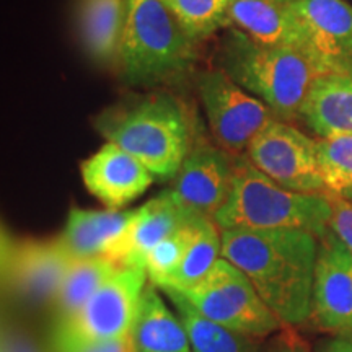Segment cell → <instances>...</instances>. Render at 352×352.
Instances as JSON below:
<instances>
[{"label": "cell", "instance_id": "obj_1", "mask_svg": "<svg viewBox=\"0 0 352 352\" xmlns=\"http://www.w3.org/2000/svg\"><path fill=\"white\" fill-rule=\"evenodd\" d=\"M318 236L303 228H227L222 258L252 280L284 327L310 318Z\"/></svg>", "mask_w": 352, "mask_h": 352}, {"label": "cell", "instance_id": "obj_2", "mask_svg": "<svg viewBox=\"0 0 352 352\" xmlns=\"http://www.w3.org/2000/svg\"><path fill=\"white\" fill-rule=\"evenodd\" d=\"M95 127L158 179L175 178L196 140L186 107L166 91L122 100L101 111Z\"/></svg>", "mask_w": 352, "mask_h": 352}, {"label": "cell", "instance_id": "obj_3", "mask_svg": "<svg viewBox=\"0 0 352 352\" xmlns=\"http://www.w3.org/2000/svg\"><path fill=\"white\" fill-rule=\"evenodd\" d=\"M217 67L285 122L300 120L311 85L323 77L303 51L258 43L233 26L219 41Z\"/></svg>", "mask_w": 352, "mask_h": 352}, {"label": "cell", "instance_id": "obj_4", "mask_svg": "<svg viewBox=\"0 0 352 352\" xmlns=\"http://www.w3.org/2000/svg\"><path fill=\"white\" fill-rule=\"evenodd\" d=\"M196 43L160 0H127L118 63L122 80L148 87L183 77L196 63Z\"/></svg>", "mask_w": 352, "mask_h": 352}, {"label": "cell", "instance_id": "obj_5", "mask_svg": "<svg viewBox=\"0 0 352 352\" xmlns=\"http://www.w3.org/2000/svg\"><path fill=\"white\" fill-rule=\"evenodd\" d=\"M331 217L327 195L289 191L259 171L246 155L239 157L232 195L215 214L220 230L227 228H303L323 236Z\"/></svg>", "mask_w": 352, "mask_h": 352}, {"label": "cell", "instance_id": "obj_6", "mask_svg": "<svg viewBox=\"0 0 352 352\" xmlns=\"http://www.w3.org/2000/svg\"><path fill=\"white\" fill-rule=\"evenodd\" d=\"M182 294L202 316L243 336L264 340L284 327L248 276L226 258H220L199 284Z\"/></svg>", "mask_w": 352, "mask_h": 352}, {"label": "cell", "instance_id": "obj_7", "mask_svg": "<svg viewBox=\"0 0 352 352\" xmlns=\"http://www.w3.org/2000/svg\"><path fill=\"white\" fill-rule=\"evenodd\" d=\"M197 91L215 144L233 155H245L254 138L276 120L261 100L217 65L197 76Z\"/></svg>", "mask_w": 352, "mask_h": 352}, {"label": "cell", "instance_id": "obj_8", "mask_svg": "<svg viewBox=\"0 0 352 352\" xmlns=\"http://www.w3.org/2000/svg\"><path fill=\"white\" fill-rule=\"evenodd\" d=\"M147 280L145 266H120L74 318L52 327V336L85 341L131 336Z\"/></svg>", "mask_w": 352, "mask_h": 352}, {"label": "cell", "instance_id": "obj_9", "mask_svg": "<svg viewBox=\"0 0 352 352\" xmlns=\"http://www.w3.org/2000/svg\"><path fill=\"white\" fill-rule=\"evenodd\" d=\"M245 155L259 171L289 191L327 195L316 139L297 129L292 122L272 120L250 144Z\"/></svg>", "mask_w": 352, "mask_h": 352}, {"label": "cell", "instance_id": "obj_10", "mask_svg": "<svg viewBox=\"0 0 352 352\" xmlns=\"http://www.w3.org/2000/svg\"><path fill=\"white\" fill-rule=\"evenodd\" d=\"M3 287L26 307H52L74 259L59 239L12 240L3 236Z\"/></svg>", "mask_w": 352, "mask_h": 352}, {"label": "cell", "instance_id": "obj_11", "mask_svg": "<svg viewBox=\"0 0 352 352\" xmlns=\"http://www.w3.org/2000/svg\"><path fill=\"white\" fill-rule=\"evenodd\" d=\"M239 157L217 144L196 139L173 178L171 192L191 214L214 219L232 195Z\"/></svg>", "mask_w": 352, "mask_h": 352}, {"label": "cell", "instance_id": "obj_12", "mask_svg": "<svg viewBox=\"0 0 352 352\" xmlns=\"http://www.w3.org/2000/svg\"><path fill=\"white\" fill-rule=\"evenodd\" d=\"M318 241L308 321L318 331L352 341V254L329 230Z\"/></svg>", "mask_w": 352, "mask_h": 352}, {"label": "cell", "instance_id": "obj_13", "mask_svg": "<svg viewBox=\"0 0 352 352\" xmlns=\"http://www.w3.org/2000/svg\"><path fill=\"white\" fill-rule=\"evenodd\" d=\"M305 26L308 54L321 76L352 78V6L346 0H292Z\"/></svg>", "mask_w": 352, "mask_h": 352}, {"label": "cell", "instance_id": "obj_14", "mask_svg": "<svg viewBox=\"0 0 352 352\" xmlns=\"http://www.w3.org/2000/svg\"><path fill=\"white\" fill-rule=\"evenodd\" d=\"M80 173L88 191L111 210H121L142 196L155 178L138 158L113 142L83 160Z\"/></svg>", "mask_w": 352, "mask_h": 352}, {"label": "cell", "instance_id": "obj_15", "mask_svg": "<svg viewBox=\"0 0 352 352\" xmlns=\"http://www.w3.org/2000/svg\"><path fill=\"white\" fill-rule=\"evenodd\" d=\"M195 219L197 215L184 209L171 189H166L138 209L129 230L108 258L120 266H145L152 248Z\"/></svg>", "mask_w": 352, "mask_h": 352}, {"label": "cell", "instance_id": "obj_16", "mask_svg": "<svg viewBox=\"0 0 352 352\" xmlns=\"http://www.w3.org/2000/svg\"><path fill=\"white\" fill-rule=\"evenodd\" d=\"M227 26L240 30L258 43L270 44V46L296 47L308 54L305 26L289 2L230 0Z\"/></svg>", "mask_w": 352, "mask_h": 352}, {"label": "cell", "instance_id": "obj_17", "mask_svg": "<svg viewBox=\"0 0 352 352\" xmlns=\"http://www.w3.org/2000/svg\"><path fill=\"white\" fill-rule=\"evenodd\" d=\"M134 210H85L72 208L59 239L72 259L109 256L134 222Z\"/></svg>", "mask_w": 352, "mask_h": 352}, {"label": "cell", "instance_id": "obj_18", "mask_svg": "<svg viewBox=\"0 0 352 352\" xmlns=\"http://www.w3.org/2000/svg\"><path fill=\"white\" fill-rule=\"evenodd\" d=\"M127 0H78L77 28L85 54L98 65H118Z\"/></svg>", "mask_w": 352, "mask_h": 352}, {"label": "cell", "instance_id": "obj_19", "mask_svg": "<svg viewBox=\"0 0 352 352\" xmlns=\"http://www.w3.org/2000/svg\"><path fill=\"white\" fill-rule=\"evenodd\" d=\"M318 139L352 135V78L318 77L300 111V120Z\"/></svg>", "mask_w": 352, "mask_h": 352}, {"label": "cell", "instance_id": "obj_20", "mask_svg": "<svg viewBox=\"0 0 352 352\" xmlns=\"http://www.w3.org/2000/svg\"><path fill=\"white\" fill-rule=\"evenodd\" d=\"M135 352H195L178 315L170 310L153 284H147L132 329Z\"/></svg>", "mask_w": 352, "mask_h": 352}, {"label": "cell", "instance_id": "obj_21", "mask_svg": "<svg viewBox=\"0 0 352 352\" xmlns=\"http://www.w3.org/2000/svg\"><path fill=\"white\" fill-rule=\"evenodd\" d=\"M158 289V287H157ZM186 328L195 352H263L259 340L233 333L202 316L179 290L160 287Z\"/></svg>", "mask_w": 352, "mask_h": 352}, {"label": "cell", "instance_id": "obj_22", "mask_svg": "<svg viewBox=\"0 0 352 352\" xmlns=\"http://www.w3.org/2000/svg\"><path fill=\"white\" fill-rule=\"evenodd\" d=\"M118 267L120 264L108 256L74 259L51 307L54 316L52 327L74 318Z\"/></svg>", "mask_w": 352, "mask_h": 352}, {"label": "cell", "instance_id": "obj_23", "mask_svg": "<svg viewBox=\"0 0 352 352\" xmlns=\"http://www.w3.org/2000/svg\"><path fill=\"white\" fill-rule=\"evenodd\" d=\"M220 258H222V230L214 222V219L199 217L196 220L195 233L182 263L160 287H171L182 292L195 287L209 274Z\"/></svg>", "mask_w": 352, "mask_h": 352}, {"label": "cell", "instance_id": "obj_24", "mask_svg": "<svg viewBox=\"0 0 352 352\" xmlns=\"http://www.w3.org/2000/svg\"><path fill=\"white\" fill-rule=\"evenodd\" d=\"M316 153L327 195L352 202V135L316 139Z\"/></svg>", "mask_w": 352, "mask_h": 352}, {"label": "cell", "instance_id": "obj_25", "mask_svg": "<svg viewBox=\"0 0 352 352\" xmlns=\"http://www.w3.org/2000/svg\"><path fill=\"white\" fill-rule=\"evenodd\" d=\"M176 16L189 36L201 41L227 28L230 0H160Z\"/></svg>", "mask_w": 352, "mask_h": 352}, {"label": "cell", "instance_id": "obj_26", "mask_svg": "<svg viewBox=\"0 0 352 352\" xmlns=\"http://www.w3.org/2000/svg\"><path fill=\"white\" fill-rule=\"evenodd\" d=\"M197 219H195L191 223H188L183 228H179L178 232H175L168 239L160 241L147 254V258H145V270H147L148 280L155 287H160L162 284H165V280L168 279L171 272L182 263L189 241L192 239V233H195Z\"/></svg>", "mask_w": 352, "mask_h": 352}, {"label": "cell", "instance_id": "obj_27", "mask_svg": "<svg viewBox=\"0 0 352 352\" xmlns=\"http://www.w3.org/2000/svg\"><path fill=\"white\" fill-rule=\"evenodd\" d=\"M52 352H135L134 340L131 336L104 341L72 340L65 336H52Z\"/></svg>", "mask_w": 352, "mask_h": 352}, {"label": "cell", "instance_id": "obj_28", "mask_svg": "<svg viewBox=\"0 0 352 352\" xmlns=\"http://www.w3.org/2000/svg\"><path fill=\"white\" fill-rule=\"evenodd\" d=\"M327 196L329 204H331V217L328 220V230L352 254V202L338 196Z\"/></svg>", "mask_w": 352, "mask_h": 352}, {"label": "cell", "instance_id": "obj_29", "mask_svg": "<svg viewBox=\"0 0 352 352\" xmlns=\"http://www.w3.org/2000/svg\"><path fill=\"white\" fill-rule=\"evenodd\" d=\"M2 352H46L33 331L8 320L2 328Z\"/></svg>", "mask_w": 352, "mask_h": 352}, {"label": "cell", "instance_id": "obj_30", "mask_svg": "<svg viewBox=\"0 0 352 352\" xmlns=\"http://www.w3.org/2000/svg\"><path fill=\"white\" fill-rule=\"evenodd\" d=\"M267 340L263 352H311L308 341L294 327H283Z\"/></svg>", "mask_w": 352, "mask_h": 352}, {"label": "cell", "instance_id": "obj_31", "mask_svg": "<svg viewBox=\"0 0 352 352\" xmlns=\"http://www.w3.org/2000/svg\"><path fill=\"white\" fill-rule=\"evenodd\" d=\"M316 352H352V341L344 338H333L324 341Z\"/></svg>", "mask_w": 352, "mask_h": 352}, {"label": "cell", "instance_id": "obj_32", "mask_svg": "<svg viewBox=\"0 0 352 352\" xmlns=\"http://www.w3.org/2000/svg\"><path fill=\"white\" fill-rule=\"evenodd\" d=\"M279 2H292V0H279Z\"/></svg>", "mask_w": 352, "mask_h": 352}]
</instances>
